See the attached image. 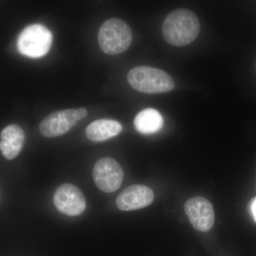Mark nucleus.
Segmentation results:
<instances>
[{"label":"nucleus","mask_w":256,"mask_h":256,"mask_svg":"<svg viewBox=\"0 0 256 256\" xmlns=\"http://www.w3.org/2000/svg\"><path fill=\"white\" fill-rule=\"evenodd\" d=\"M200 32V20L191 10H175L165 18L162 25L164 40L174 46H184L196 40Z\"/></svg>","instance_id":"obj_1"},{"label":"nucleus","mask_w":256,"mask_h":256,"mask_svg":"<svg viewBox=\"0 0 256 256\" xmlns=\"http://www.w3.org/2000/svg\"><path fill=\"white\" fill-rule=\"evenodd\" d=\"M132 40V30L124 20L112 18L101 25L98 41L100 50L108 55L124 53L130 46Z\"/></svg>","instance_id":"obj_2"},{"label":"nucleus","mask_w":256,"mask_h":256,"mask_svg":"<svg viewBox=\"0 0 256 256\" xmlns=\"http://www.w3.org/2000/svg\"><path fill=\"white\" fill-rule=\"evenodd\" d=\"M128 82L134 90L148 94L170 92L174 88V80L169 74L149 66L136 67L130 70Z\"/></svg>","instance_id":"obj_3"},{"label":"nucleus","mask_w":256,"mask_h":256,"mask_svg":"<svg viewBox=\"0 0 256 256\" xmlns=\"http://www.w3.org/2000/svg\"><path fill=\"white\" fill-rule=\"evenodd\" d=\"M53 35L48 28L40 24L26 26L18 35L16 46L18 52L30 58H41L52 47Z\"/></svg>","instance_id":"obj_4"},{"label":"nucleus","mask_w":256,"mask_h":256,"mask_svg":"<svg viewBox=\"0 0 256 256\" xmlns=\"http://www.w3.org/2000/svg\"><path fill=\"white\" fill-rule=\"evenodd\" d=\"M88 110L85 108L56 111L46 116L40 124L42 136L53 138L68 132L78 121L85 118Z\"/></svg>","instance_id":"obj_5"},{"label":"nucleus","mask_w":256,"mask_h":256,"mask_svg":"<svg viewBox=\"0 0 256 256\" xmlns=\"http://www.w3.org/2000/svg\"><path fill=\"white\" fill-rule=\"evenodd\" d=\"M92 178L96 186L101 191L112 193L120 186L124 178V170L116 160L104 158L96 163L92 170Z\"/></svg>","instance_id":"obj_6"},{"label":"nucleus","mask_w":256,"mask_h":256,"mask_svg":"<svg viewBox=\"0 0 256 256\" xmlns=\"http://www.w3.org/2000/svg\"><path fill=\"white\" fill-rule=\"evenodd\" d=\"M54 203L60 213L68 216L82 214L86 207L84 194L72 184H64L57 188L54 195Z\"/></svg>","instance_id":"obj_7"},{"label":"nucleus","mask_w":256,"mask_h":256,"mask_svg":"<svg viewBox=\"0 0 256 256\" xmlns=\"http://www.w3.org/2000/svg\"><path fill=\"white\" fill-rule=\"evenodd\" d=\"M184 210L194 228L207 232L214 224L215 214L212 203L204 197L195 196L188 200Z\"/></svg>","instance_id":"obj_8"},{"label":"nucleus","mask_w":256,"mask_h":256,"mask_svg":"<svg viewBox=\"0 0 256 256\" xmlns=\"http://www.w3.org/2000/svg\"><path fill=\"white\" fill-rule=\"evenodd\" d=\"M154 192L146 185L128 186L118 196L116 204L121 210H140L150 206L154 201Z\"/></svg>","instance_id":"obj_9"},{"label":"nucleus","mask_w":256,"mask_h":256,"mask_svg":"<svg viewBox=\"0 0 256 256\" xmlns=\"http://www.w3.org/2000/svg\"><path fill=\"white\" fill-rule=\"evenodd\" d=\"M0 138V150L6 160H14L22 150L25 134L18 124L6 126L2 131Z\"/></svg>","instance_id":"obj_10"},{"label":"nucleus","mask_w":256,"mask_h":256,"mask_svg":"<svg viewBox=\"0 0 256 256\" xmlns=\"http://www.w3.org/2000/svg\"><path fill=\"white\" fill-rule=\"evenodd\" d=\"M122 130V126L118 121L100 119L94 121L88 126L86 134L90 140L99 142L118 136Z\"/></svg>","instance_id":"obj_11"},{"label":"nucleus","mask_w":256,"mask_h":256,"mask_svg":"<svg viewBox=\"0 0 256 256\" xmlns=\"http://www.w3.org/2000/svg\"><path fill=\"white\" fill-rule=\"evenodd\" d=\"M164 120L159 111L153 108L141 110L136 116L134 126L138 132L143 134L158 132L162 128Z\"/></svg>","instance_id":"obj_12"},{"label":"nucleus","mask_w":256,"mask_h":256,"mask_svg":"<svg viewBox=\"0 0 256 256\" xmlns=\"http://www.w3.org/2000/svg\"><path fill=\"white\" fill-rule=\"evenodd\" d=\"M250 210L254 220L256 222V196L255 198H252V202H250Z\"/></svg>","instance_id":"obj_13"}]
</instances>
